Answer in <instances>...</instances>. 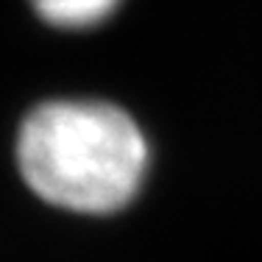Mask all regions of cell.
Returning <instances> with one entry per match:
<instances>
[{
	"mask_svg": "<svg viewBox=\"0 0 262 262\" xmlns=\"http://www.w3.org/2000/svg\"><path fill=\"white\" fill-rule=\"evenodd\" d=\"M36 20L56 31H92L117 14L123 0H28Z\"/></svg>",
	"mask_w": 262,
	"mask_h": 262,
	"instance_id": "7a4b0ae2",
	"label": "cell"
},
{
	"mask_svg": "<svg viewBox=\"0 0 262 262\" xmlns=\"http://www.w3.org/2000/svg\"><path fill=\"white\" fill-rule=\"evenodd\" d=\"M17 170L42 204L84 217H109L140 198L154 162L142 123L98 95H56L23 115Z\"/></svg>",
	"mask_w": 262,
	"mask_h": 262,
	"instance_id": "6da1fadb",
	"label": "cell"
}]
</instances>
